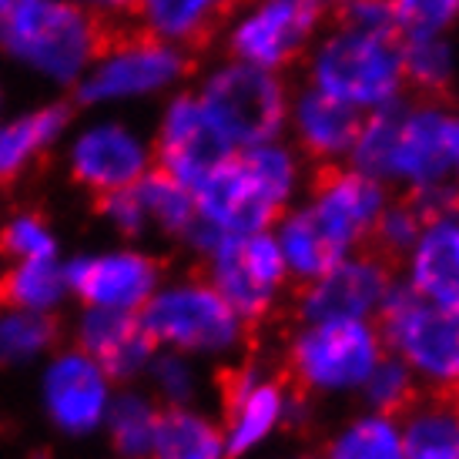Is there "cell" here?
<instances>
[{
    "instance_id": "cell-1",
    "label": "cell",
    "mask_w": 459,
    "mask_h": 459,
    "mask_svg": "<svg viewBox=\"0 0 459 459\" xmlns=\"http://www.w3.org/2000/svg\"><path fill=\"white\" fill-rule=\"evenodd\" d=\"M302 178V154L289 144L265 141L238 148L192 188L195 208L218 235L272 231L295 204Z\"/></svg>"
},
{
    "instance_id": "cell-2",
    "label": "cell",
    "mask_w": 459,
    "mask_h": 459,
    "mask_svg": "<svg viewBox=\"0 0 459 459\" xmlns=\"http://www.w3.org/2000/svg\"><path fill=\"white\" fill-rule=\"evenodd\" d=\"M131 24L74 0H13L0 13V48L17 65L71 84Z\"/></svg>"
},
{
    "instance_id": "cell-3",
    "label": "cell",
    "mask_w": 459,
    "mask_h": 459,
    "mask_svg": "<svg viewBox=\"0 0 459 459\" xmlns=\"http://www.w3.org/2000/svg\"><path fill=\"white\" fill-rule=\"evenodd\" d=\"M383 356L376 319L295 322L285 345V379L308 399H349Z\"/></svg>"
},
{
    "instance_id": "cell-4",
    "label": "cell",
    "mask_w": 459,
    "mask_h": 459,
    "mask_svg": "<svg viewBox=\"0 0 459 459\" xmlns=\"http://www.w3.org/2000/svg\"><path fill=\"white\" fill-rule=\"evenodd\" d=\"M138 319L158 345L192 359L238 356L252 332L208 279L158 285Z\"/></svg>"
},
{
    "instance_id": "cell-5",
    "label": "cell",
    "mask_w": 459,
    "mask_h": 459,
    "mask_svg": "<svg viewBox=\"0 0 459 459\" xmlns=\"http://www.w3.org/2000/svg\"><path fill=\"white\" fill-rule=\"evenodd\" d=\"M308 77L312 88L359 111H376L403 94V38L335 24V30L325 34L312 51Z\"/></svg>"
},
{
    "instance_id": "cell-6",
    "label": "cell",
    "mask_w": 459,
    "mask_h": 459,
    "mask_svg": "<svg viewBox=\"0 0 459 459\" xmlns=\"http://www.w3.org/2000/svg\"><path fill=\"white\" fill-rule=\"evenodd\" d=\"M376 325L385 352L403 359L426 393H459V312L436 306L395 279Z\"/></svg>"
},
{
    "instance_id": "cell-7",
    "label": "cell",
    "mask_w": 459,
    "mask_h": 459,
    "mask_svg": "<svg viewBox=\"0 0 459 459\" xmlns=\"http://www.w3.org/2000/svg\"><path fill=\"white\" fill-rule=\"evenodd\" d=\"M202 258L204 279L242 316L248 329L268 322L285 306L292 279L272 231L221 235Z\"/></svg>"
},
{
    "instance_id": "cell-8",
    "label": "cell",
    "mask_w": 459,
    "mask_h": 459,
    "mask_svg": "<svg viewBox=\"0 0 459 459\" xmlns=\"http://www.w3.org/2000/svg\"><path fill=\"white\" fill-rule=\"evenodd\" d=\"M198 98L235 148L279 141L292 108L289 88L275 71L238 57L204 77Z\"/></svg>"
},
{
    "instance_id": "cell-9",
    "label": "cell",
    "mask_w": 459,
    "mask_h": 459,
    "mask_svg": "<svg viewBox=\"0 0 459 459\" xmlns=\"http://www.w3.org/2000/svg\"><path fill=\"white\" fill-rule=\"evenodd\" d=\"M195 54L181 51L168 40L148 34L144 27H125L117 40L98 57V67L91 71L81 88L77 101L101 104L121 101V98H144L178 84L192 74Z\"/></svg>"
},
{
    "instance_id": "cell-10",
    "label": "cell",
    "mask_w": 459,
    "mask_h": 459,
    "mask_svg": "<svg viewBox=\"0 0 459 459\" xmlns=\"http://www.w3.org/2000/svg\"><path fill=\"white\" fill-rule=\"evenodd\" d=\"M221 393V433L229 459H245L268 446L292 420L295 385L265 366L242 362L218 376Z\"/></svg>"
},
{
    "instance_id": "cell-11",
    "label": "cell",
    "mask_w": 459,
    "mask_h": 459,
    "mask_svg": "<svg viewBox=\"0 0 459 459\" xmlns=\"http://www.w3.org/2000/svg\"><path fill=\"white\" fill-rule=\"evenodd\" d=\"M389 198V185L352 165L332 161L316 168L302 208L325 235V242L335 248V255L345 258L359 248H369L372 229Z\"/></svg>"
},
{
    "instance_id": "cell-12",
    "label": "cell",
    "mask_w": 459,
    "mask_h": 459,
    "mask_svg": "<svg viewBox=\"0 0 459 459\" xmlns=\"http://www.w3.org/2000/svg\"><path fill=\"white\" fill-rule=\"evenodd\" d=\"M395 265L372 248H359L325 268L319 279L295 285V322L376 319L395 285Z\"/></svg>"
},
{
    "instance_id": "cell-13",
    "label": "cell",
    "mask_w": 459,
    "mask_h": 459,
    "mask_svg": "<svg viewBox=\"0 0 459 459\" xmlns=\"http://www.w3.org/2000/svg\"><path fill=\"white\" fill-rule=\"evenodd\" d=\"M322 13V0H255L238 21H231L229 51L238 61L281 71L306 54Z\"/></svg>"
},
{
    "instance_id": "cell-14",
    "label": "cell",
    "mask_w": 459,
    "mask_h": 459,
    "mask_svg": "<svg viewBox=\"0 0 459 459\" xmlns=\"http://www.w3.org/2000/svg\"><path fill=\"white\" fill-rule=\"evenodd\" d=\"M235 152L238 148L218 128V121L208 115L198 94L171 98V104L161 115V125H158V138H154L158 168H165L181 185L195 188L204 175H212Z\"/></svg>"
},
{
    "instance_id": "cell-15",
    "label": "cell",
    "mask_w": 459,
    "mask_h": 459,
    "mask_svg": "<svg viewBox=\"0 0 459 459\" xmlns=\"http://www.w3.org/2000/svg\"><path fill=\"white\" fill-rule=\"evenodd\" d=\"M67 289L88 302L91 308H117V312H141V306L161 285L158 258L121 248L104 255L74 258L65 268Z\"/></svg>"
},
{
    "instance_id": "cell-16",
    "label": "cell",
    "mask_w": 459,
    "mask_h": 459,
    "mask_svg": "<svg viewBox=\"0 0 459 459\" xmlns=\"http://www.w3.org/2000/svg\"><path fill=\"white\" fill-rule=\"evenodd\" d=\"M148 165H152L148 144L115 121L81 131L71 148V178L81 188H88L94 198L138 185Z\"/></svg>"
},
{
    "instance_id": "cell-17",
    "label": "cell",
    "mask_w": 459,
    "mask_h": 459,
    "mask_svg": "<svg viewBox=\"0 0 459 459\" xmlns=\"http://www.w3.org/2000/svg\"><path fill=\"white\" fill-rule=\"evenodd\" d=\"M108 376L88 352H65L44 372V406L57 429L84 436L104 422L111 406Z\"/></svg>"
},
{
    "instance_id": "cell-18",
    "label": "cell",
    "mask_w": 459,
    "mask_h": 459,
    "mask_svg": "<svg viewBox=\"0 0 459 459\" xmlns=\"http://www.w3.org/2000/svg\"><path fill=\"white\" fill-rule=\"evenodd\" d=\"M399 268V279L416 295L459 312V208L426 218Z\"/></svg>"
},
{
    "instance_id": "cell-19",
    "label": "cell",
    "mask_w": 459,
    "mask_h": 459,
    "mask_svg": "<svg viewBox=\"0 0 459 459\" xmlns=\"http://www.w3.org/2000/svg\"><path fill=\"white\" fill-rule=\"evenodd\" d=\"M362 117L366 111H359L319 88L299 91L289 108L295 148L299 154H306L312 165H332L339 158H349L359 128H362Z\"/></svg>"
},
{
    "instance_id": "cell-20",
    "label": "cell",
    "mask_w": 459,
    "mask_h": 459,
    "mask_svg": "<svg viewBox=\"0 0 459 459\" xmlns=\"http://www.w3.org/2000/svg\"><path fill=\"white\" fill-rule=\"evenodd\" d=\"M81 352H88L104 369L108 379H131L148 369L158 352L148 329L141 325L138 312H117V308H91L81 329Z\"/></svg>"
},
{
    "instance_id": "cell-21",
    "label": "cell",
    "mask_w": 459,
    "mask_h": 459,
    "mask_svg": "<svg viewBox=\"0 0 459 459\" xmlns=\"http://www.w3.org/2000/svg\"><path fill=\"white\" fill-rule=\"evenodd\" d=\"M238 4L245 0H141L138 27L198 57L235 21Z\"/></svg>"
},
{
    "instance_id": "cell-22",
    "label": "cell",
    "mask_w": 459,
    "mask_h": 459,
    "mask_svg": "<svg viewBox=\"0 0 459 459\" xmlns=\"http://www.w3.org/2000/svg\"><path fill=\"white\" fill-rule=\"evenodd\" d=\"M406 459H459V393H426L399 416Z\"/></svg>"
},
{
    "instance_id": "cell-23",
    "label": "cell",
    "mask_w": 459,
    "mask_h": 459,
    "mask_svg": "<svg viewBox=\"0 0 459 459\" xmlns=\"http://www.w3.org/2000/svg\"><path fill=\"white\" fill-rule=\"evenodd\" d=\"M71 125L67 104H44L30 115H21L0 125V185L7 188L21 181L27 168L61 138V131Z\"/></svg>"
},
{
    "instance_id": "cell-24",
    "label": "cell",
    "mask_w": 459,
    "mask_h": 459,
    "mask_svg": "<svg viewBox=\"0 0 459 459\" xmlns=\"http://www.w3.org/2000/svg\"><path fill=\"white\" fill-rule=\"evenodd\" d=\"M152 459H229L221 420L195 406H165L154 426Z\"/></svg>"
},
{
    "instance_id": "cell-25",
    "label": "cell",
    "mask_w": 459,
    "mask_h": 459,
    "mask_svg": "<svg viewBox=\"0 0 459 459\" xmlns=\"http://www.w3.org/2000/svg\"><path fill=\"white\" fill-rule=\"evenodd\" d=\"M134 192H138L148 225L161 229L171 238H181V242L192 238V231L198 229L202 218H198L195 192L188 185H181L175 175H168L165 168H148L134 185Z\"/></svg>"
},
{
    "instance_id": "cell-26",
    "label": "cell",
    "mask_w": 459,
    "mask_h": 459,
    "mask_svg": "<svg viewBox=\"0 0 459 459\" xmlns=\"http://www.w3.org/2000/svg\"><path fill=\"white\" fill-rule=\"evenodd\" d=\"M322 459H406L399 422L393 416H379L362 409L329 436Z\"/></svg>"
},
{
    "instance_id": "cell-27",
    "label": "cell",
    "mask_w": 459,
    "mask_h": 459,
    "mask_svg": "<svg viewBox=\"0 0 459 459\" xmlns=\"http://www.w3.org/2000/svg\"><path fill=\"white\" fill-rule=\"evenodd\" d=\"M67 292L65 272L54 262H17L0 275V308L51 312Z\"/></svg>"
},
{
    "instance_id": "cell-28",
    "label": "cell",
    "mask_w": 459,
    "mask_h": 459,
    "mask_svg": "<svg viewBox=\"0 0 459 459\" xmlns=\"http://www.w3.org/2000/svg\"><path fill=\"white\" fill-rule=\"evenodd\" d=\"M158 412L161 406L152 403L141 393L117 395L108 406L104 420H108V433H111V446L121 459H152L154 446V426H158Z\"/></svg>"
},
{
    "instance_id": "cell-29",
    "label": "cell",
    "mask_w": 459,
    "mask_h": 459,
    "mask_svg": "<svg viewBox=\"0 0 459 459\" xmlns=\"http://www.w3.org/2000/svg\"><path fill=\"white\" fill-rule=\"evenodd\" d=\"M403 74L426 98L446 94L456 77V54L443 34L433 38H403Z\"/></svg>"
},
{
    "instance_id": "cell-30",
    "label": "cell",
    "mask_w": 459,
    "mask_h": 459,
    "mask_svg": "<svg viewBox=\"0 0 459 459\" xmlns=\"http://www.w3.org/2000/svg\"><path fill=\"white\" fill-rule=\"evenodd\" d=\"M420 393H422V385H420V379L412 376V369H409L403 359H395L393 352H385V356L376 362V369L369 372V379L362 383V389L356 393V399L362 403V409H369V412L399 420V416L416 403Z\"/></svg>"
},
{
    "instance_id": "cell-31",
    "label": "cell",
    "mask_w": 459,
    "mask_h": 459,
    "mask_svg": "<svg viewBox=\"0 0 459 459\" xmlns=\"http://www.w3.org/2000/svg\"><path fill=\"white\" fill-rule=\"evenodd\" d=\"M57 339V322L48 312L7 308L0 316V366H17L40 356Z\"/></svg>"
},
{
    "instance_id": "cell-32",
    "label": "cell",
    "mask_w": 459,
    "mask_h": 459,
    "mask_svg": "<svg viewBox=\"0 0 459 459\" xmlns=\"http://www.w3.org/2000/svg\"><path fill=\"white\" fill-rule=\"evenodd\" d=\"M422 221H426V215L409 202L406 195L403 198H389V204H385L379 221H376V229H372L369 248L379 252L385 262L399 265L409 248H412V242L420 238Z\"/></svg>"
},
{
    "instance_id": "cell-33",
    "label": "cell",
    "mask_w": 459,
    "mask_h": 459,
    "mask_svg": "<svg viewBox=\"0 0 459 459\" xmlns=\"http://www.w3.org/2000/svg\"><path fill=\"white\" fill-rule=\"evenodd\" d=\"M148 376H152L158 395L165 399L168 406H192L198 389H202V379H198V369L192 366V356L185 352H154V359L148 362Z\"/></svg>"
},
{
    "instance_id": "cell-34",
    "label": "cell",
    "mask_w": 459,
    "mask_h": 459,
    "mask_svg": "<svg viewBox=\"0 0 459 459\" xmlns=\"http://www.w3.org/2000/svg\"><path fill=\"white\" fill-rule=\"evenodd\" d=\"M403 38L446 34L459 21V0H389Z\"/></svg>"
},
{
    "instance_id": "cell-35",
    "label": "cell",
    "mask_w": 459,
    "mask_h": 459,
    "mask_svg": "<svg viewBox=\"0 0 459 459\" xmlns=\"http://www.w3.org/2000/svg\"><path fill=\"white\" fill-rule=\"evenodd\" d=\"M0 252L17 262H54L57 242L40 218L21 215L0 231Z\"/></svg>"
},
{
    "instance_id": "cell-36",
    "label": "cell",
    "mask_w": 459,
    "mask_h": 459,
    "mask_svg": "<svg viewBox=\"0 0 459 459\" xmlns=\"http://www.w3.org/2000/svg\"><path fill=\"white\" fill-rule=\"evenodd\" d=\"M94 204H98V212H101L121 235H141V231L148 229V218H144V208H141V202H138L134 185L125 188V192L98 195Z\"/></svg>"
},
{
    "instance_id": "cell-37",
    "label": "cell",
    "mask_w": 459,
    "mask_h": 459,
    "mask_svg": "<svg viewBox=\"0 0 459 459\" xmlns=\"http://www.w3.org/2000/svg\"><path fill=\"white\" fill-rule=\"evenodd\" d=\"M84 7L104 13V17H115V21H134L138 24V4L141 0H81Z\"/></svg>"
},
{
    "instance_id": "cell-38",
    "label": "cell",
    "mask_w": 459,
    "mask_h": 459,
    "mask_svg": "<svg viewBox=\"0 0 459 459\" xmlns=\"http://www.w3.org/2000/svg\"><path fill=\"white\" fill-rule=\"evenodd\" d=\"M289 459H322L319 453H295V456H289Z\"/></svg>"
},
{
    "instance_id": "cell-39",
    "label": "cell",
    "mask_w": 459,
    "mask_h": 459,
    "mask_svg": "<svg viewBox=\"0 0 459 459\" xmlns=\"http://www.w3.org/2000/svg\"><path fill=\"white\" fill-rule=\"evenodd\" d=\"M11 4H13V0H0V13L7 11V7H11Z\"/></svg>"
},
{
    "instance_id": "cell-40",
    "label": "cell",
    "mask_w": 459,
    "mask_h": 459,
    "mask_svg": "<svg viewBox=\"0 0 459 459\" xmlns=\"http://www.w3.org/2000/svg\"><path fill=\"white\" fill-rule=\"evenodd\" d=\"M456 208H459V204H456Z\"/></svg>"
}]
</instances>
